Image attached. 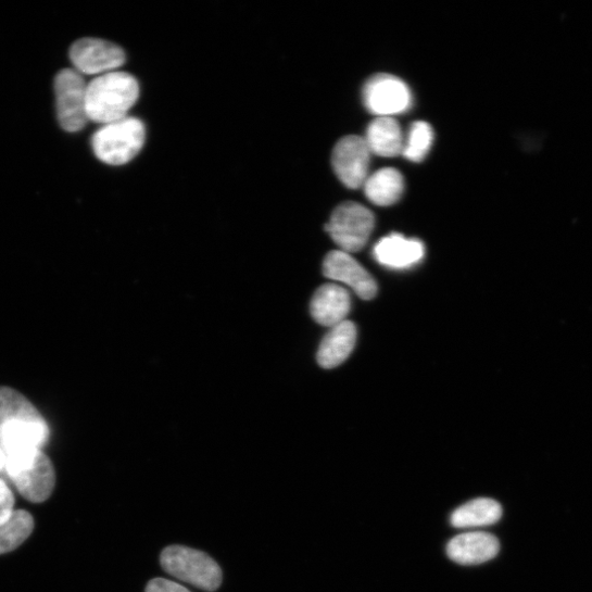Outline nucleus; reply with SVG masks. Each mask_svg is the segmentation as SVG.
Wrapping results in <instances>:
<instances>
[{"label": "nucleus", "mask_w": 592, "mask_h": 592, "mask_svg": "<svg viewBox=\"0 0 592 592\" xmlns=\"http://www.w3.org/2000/svg\"><path fill=\"white\" fill-rule=\"evenodd\" d=\"M139 96L140 85L129 73L115 71L97 76L87 85L88 122L105 126L123 121Z\"/></svg>", "instance_id": "1"}, {"label": "nucleus", "mask_w": 592, "mask_h": 592, "mask_svg": "<svg viewBox=\"0 0 592 592\" xmlns=\"http://www.w3.org/2000/svg\"><path fill=\"white\" fill-rule=\"evenodd\" d=\"M5 470L20 493L33 503H43L55 486L54 467L41 450L8 453Z\"/></svg>", "instance_id": "2"}, {"label": "nucleus", "mask_w": 592, "mask_h": 592, "mask_svg": "<svg viewBox=\"0 0 592 592\" xmlns=\"http://www.w3.org/2000/svg\"><path fill=\"white\" fill-rule=\"evenodd\" d=\"M147 130L138 117L102 126L92 137L96 158L110 166H123L136 159L146 143Z\"/></svg>", "instance_id": "3"}, {"label": "nucleus", "mask_w": 592, "mask_h": 592, "mask_svg": "<svg viewBox=\"0 0 592 592\" xmlns=\"http://www.w3.org/2000/svg\"><path fill=\"white\" fill-rule=\"evenodd\" d=\"M161 565L168 575L207 592L222 584L223 574L218 564L206 553L194 549L168 546L161 554Z\"/></svg>", "instance_id": "4"}, {"label": "nucleus", "mask_w": 592, "mask_h": 592, "mask_svg": "<svg viewBox=\"0 0 592 592\" xmlns=\"http://www.w3.org/2000/svg\"><path fill=\"white\" fill-rule=\"evenodd\" d=\"M375 226L376 217L368 207L349 201L333 210L325 229L339 251L352 254L367 245Z\"/></svg>", "instance_id": "5"}, {"label": "nucleus", "mask_w": 592, "mask_h": 592, "mask_svg": "<svg viewBox=\"0 0 592 592\" xmlns=\"http://www.w3.org/2000/svg\"><path fill=\"white\" fill-rule=\"evenodd\" d=\"M87 85L83 75L71 68L62 70L55 77L58 118L60 126L66 133H79L88 123Z\"/></svg>", "instance_id": "6"}, {"label": "nucleus", "mask_w": 592, "mask_h": 592, "mask_svg": "<svg viewBox=\"0 0 592 592\" xmlns=\"http://www.w3.org/2000/svg\"><path fill=\"white\" fill-rule=\"evenodd\" d=\"M366 108L378 116H392L408 111L413 104L410 87L401 78L389 74H377L364 86Z\"/></svg>", "instance_id": "7"}, {"label": "nucleus", "mask_w": 592, "mask_h": 592, "mask_svg": "<svg viewBox=\"0 0 592 592\" xmlns=\"http://www.w3.org/2000/svg\"><path fill=\"white\" fill-rule=\"evenodd\" d=\"M75 71L81 75H104L126 63L125 51L109 41L85 38L76 41L70 51Z\"/></svg>", "instance_id": "8"}, {"label": "nucleus", "mask_w": 592, "mask_h": 592, "mask_svg": "<svg viewBox=\"0 0 592 592\" xmlns=\"http://www.w3.org/2000/svg\"><path fill=\"white\" fill-rule=\"evenodd\" d=\"M371 152L365 138L349 136L332 151V168L338 179L350 189L364 186L369 177Z\"/></svg>", "instance_id": "9"}, {"label": "nucleus", "mask_w": 592, "mask_h": 592, "mask_svg": "<svg viewBox=\"0 0 592 592\" xmlns=\"http://www.w3.org/2000/svg\"><path fill=\"white\" fill-rule=\"evenodd\" d=\"M323 273L326 278L351 288L363 300H373L378 293V286L374 277L344 252H330L324 261Z\"/></svg>", "instance_id": "10"}, {"label": "nucleus", "mask_w": 592, "mask_h": 592, "mask_svg": "<svg viewBox=\"0 0 592 592\" xmlns=\"http://www.w3.org/2000/svg\"><path fill=\"white\" fill-rule=\"evenodd\" d=\"M425 245L416 239H406L393 232L383 237L374 250L376 261L390 269L403 270L419 264L425 257Z\"/></svg>", "instance_id": "11"}, {"label": "nucleus", "mask_w": 592, "mask_h": 592, "mask_svg": "<svg viewBox=\"0 0 592 592\" xmlns=\"http://www.w3.org/2000/svg\"><path fill=\"white\" fill-rule=\"evenodd\" d=\"M501 550L496 537L488 532L456 536L446 546L448 556L461 565H479L495 558Z\"/></svg>", "instance_id": "12"}, {"label": "nucleus", "mask_w": 592, "mask_h": 592, "mask_svg": "<svg viewBox=\"0 0 592 592\" xmlns=\"http://www.w3.org/2000/svg\"><path fill=\"white\" fill-rule=\"evenodd\" d=\"M310 310L315 322L331 328L345 320L351 310L350 293L338 285H324L314 293Z\"/></svg>", "instance_id": "13"}, {"label": "nucleus", "mask_w": 592, "mask_h": 592, "mask_svg": "<svg viewBox=\"0 0 592 592\" xmlns=\"http://www.w3.org/2000/svg\"><path fill=\"white\" fill-rule=\"evenodd\" d=\"M357 341V328L350 320H344L330 328L323 338L317 363L324 369H333L344 363Z\"/></svg>", "instance_id": "14"}, {"label": "nucleus", "mask_w": 592, "mask_h": 592, "mask_svg": "<svg viewBox=\"0 0 592 592\" xmlns=\"http://www.w3.org/2000/svg\"><path fill=\"white\" fill-rule=\"evenodd\" d=\"M371 154L391 159L402 155L404 137L399 123L392 116H378L365 138Z\"/></svg>", "instance_id": "15"}, {"label": "nucleus", "mask_w": 592, "mask_h": 592, "mask_svg": "<svg viewBox=\"0 0 592 592\" xmlns=\"http://www.w3.org/2000/svg\"><path fill=\"white\" fill-rule=\"evenodd\" d=\"M363 187L366 197L374 204L390 206L401 200L405 190V181L398 169L388 167L369 175Z\"/></svg>", "instance_id": "16"}, {"label": "nucleus", "mask_w": 592, "mask_h": 592, "mask_svg": "<svg viewBox=\"0 0 592 592\" xmlns=\"http://www.w3.org/2000/svg\"><path fill=\"white\" fill-rule=\"evenodd\" d=\"M503 516L500 503L491 499L470 501L453 512L451 525L455 528H479L497 524Z\"/></svg>", "instance_id": "17"}, {"label": "nucleus", "mask_w": 592, "mask_h": 592, "mask_svg": "<svg viewBox=\"0 0 592 592\" xmlns=\"http://www.w3.org/2000/svg\"><path fill=\"white\" fill-rule=\"evenodd\" d=\"M35 521L25 511H15L11 519L0 525V554L10 553L21 546L33 533Z\"/></svg>", "instance_id": "18"}, {"label": "nucleus", "mask_w": 592, "mask_h": 592, "mask_svg": "<svg viewBox=\"0 0 592 592\" xmlns=\"http://www.w3.org/2000/svg\"><path fill=\"white\" fill-rule=\"evenodd\" d=\"M433 143V130L425 122L414 123L408 131L402 155L410 162H423Z\"/></svg>", "instance_id": "19"}, {"label": "nucleus", "mask_w": 592, "mask_h": 592, "mask_svg": "<svg viewBox=\"0 0 592 592\" xmlns=\"http://www.w3.org/2000/svg\"><path fill=\"white\" fill-rule=\"evenodd\" d=\"M15 497L9 486L0 479V525L8 522L13 514Z\"/></svg>", "instance_id": "20"}, {"label": "nucleus", "mask_w": 592, "mask_h": 592, "mask_svg": "<svg viewBox=\"0 0 592 592\" xmlns=\"http://www.w3.org/2000/svg\"><path fill=\"white\" fill-rule=\"evenodd\" d=\"M146 592H191V591L175 581H172L165 578H154L148 583Z\"/></svg>", "instance_id": "21"}, {"label": "nucleus", "mask_w": 592, "mask_h": 592, "mask_svg": "<svg viewBox=\"0 0 592 592\" xmlns=\"http://www.w3.org/2000/svg\"><path fill=\"white\" fill-rule=\"evenodd\" d=\"M8 463V455L3 448H0V471L4 470Z\"/></svg>", "instance_id": "22"}]
</instances>
